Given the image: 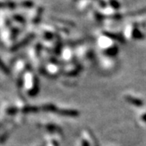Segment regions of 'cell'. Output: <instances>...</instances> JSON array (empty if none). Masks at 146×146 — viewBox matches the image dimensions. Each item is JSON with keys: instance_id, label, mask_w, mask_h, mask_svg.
Here are the masks:
<instances>
[{"instance_id": "1", "label": "cell", "mask_w": 146, "mask_h": 146, "mask_svg": "<svg viewBox=\"0 0 146 146\" xmlns=\"http://www.w3.org/2000/svg\"><path fill=\"white\" fill-rule=\"evenodd\" d=\"M123 34L126 38L131 40H141L144 38V34L139 29L138 25L134 23H131L125 27Z\"/></svg>"}, {"instance_id": "2", "label": "cell", "mask_w": 146, "mask_h": 146, "mask_svg": "<svg viewBox=\"0 0 146 146\" xmlns=\"http://www.w3.org/2000/svg\"><path fill=\"white\" fill-rule=\"evenodd\" d=\"M131 17L136 18V21L133 23L136 24L137 25H139L140 24H142L144 25H146V7L137 11L134 13H131Z\"/></svg>"}, {"instance_id": "3", "label": "cell", "mask_w": 146, "mask_h": 146, "mask_svg": "<svg viewBox=\"0 0 146 146\" xmlns=\"http://www.w3.org/2000/svg\"><path fill=\"white\" fill-rule=\"evenodd\" d=\"M83 134L84 139L89 142V144H90V145L99 146L98 141L95 138V136H94V135L93 134V132L91 131H89V129H84Z\"/></svg>"}, {"instance_id": "4", "label": "cell", "mask_w": 146, "mask_h": 146, "mask_svg": "<svg viewBox=\"0 0 146 146\" xmlns=\"http://www.w3.org/2000/svg\"><path fill=\"white\" fill-rule=\"evenodd\" d=\"M92 0H79L77 2V8L80 11H86L91 7L93 4Z\"/></svg>"}, {"instance_id": "5", "label": "cell", "mask_w": 146, "mask_h": 146, "mask_svg": "<svg viewBox=\"0 0 146 146\" xmlns=\"http://www.w3.org/2000/svg\"><path fill=\"white\" fill-rule=\"evenodd\" d=\"M58 113L59 115L68 117H76L79 115V112L76 110H58Z\"/></svg>"}, {"instance_id": "6", "label": "cell", "mask_w": 146, "mask_h": 146, "mask_svg": "<svg viewBox=\"0 0 146 146\" xmlns=\"http://www.w3.org/2000/svg\"><path fill=\"white\" fill-rule=\"evenodd\" d=\"M125 100L130 104L133 105V106H142L144 105V102L141 101V99H138L136 98H134L132 96H125Z\"/></svg>"}, {"instance_id": "7", "label": "cell", "mask_w": 146, "mask_h": 146, "mask_svg": "<svg viewBox=\"0 0 146 146\" xmlns=\"http://www.w3.org/2000/svg\"><path fill=\"white\" fill-rule=\"evenodd\" d=\"M43 109L46 110V111H56V107L52 104L45 105L43 106Z\"/></svg>"}, {"instance_id": "8", "label": "cell", "mask_w": 146, "mask_h": 146, "mask_svg": "<svg viewBox=\"0 0 146 146\" xmlns=\"http://www.w3.org/2000/svg\"><path fill=\"white\" fill-rule=\"evenodd\" d=\"M0 69H1L3 72L6 73V74H9V72H10L9 69L6 67V65L3 63V61H2L1 59H0Z\"/></svg>"}, {"instance_id": "9", "label": "cell", "mask_w": 146, "mask_h": 146, "mask_svg": "<svg viewBox=\"0 0 146 146\" xmlns=\"http://www.w3.org/2000/svg\"><path fill=\"white\" fill-rule=\"evenodd\" d=\"M47 130L50 131H52V132H54V131H60V128L59 127H56V126L54 125H48L47 126Z\"/></svg>"}, {"instance_id": "10", "label": "cell", "mask_w": 146, "mask_h": 146, "mask_svg": "<svg viewBox=\"0 0 146 146\" xmlns=\"http://www.w3.org/2000/svg\"><path fill=\"white\" fill-rule=\"evenodd\" d=\"M140 119L142 122H144V123H146V113L145 112H144V113H141V116H140Z\"/></svg>"}, {"instance_id": "11", "label": "cell", "mask_w": 146, "mask_h": 146, "mask_svg": "<svg viewBox=\"0 0 146 146\" xmlns=\"http://www.w3.org/2000/svg\"><path fill=\"white\" fill-rule=\"evenodd\" d=\"M81 146H90V144L84 138H83L81 141Z\"/></svg>"}, {"instance_id": "12", "label": "cell", "mask_w": 146, "mask_h": 146, "mask_svg": "<svg viewBox=\"0 0 146 146\" xmlns=\"http://www.w3.org/2000/svg\"></svg>"}]
</instances>
